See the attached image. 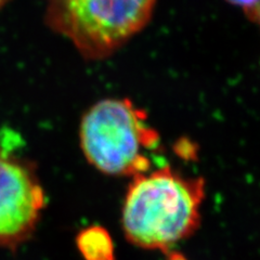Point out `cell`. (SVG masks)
<instances>
[{
	"label": "cell",
	"mask_w": 260,
	"mask_h": 260,
	"mask_svg": "<svg viewBox=\"0 0 260 260\" xmlns=\"http://www.w3.org/2000/svg\"><path fill=\"white\" fill-rule=\"evenodd\" d=\"M45 202L31 170L0 149V247L14 249L30 237Z\"/></svg>",
	"instance_id": "cell-4"
},
{
	"label": "cell",
	"mask_w": 260,
	"mask_h": 260,
	"mask_svg": "<svg viewBox=\"0 0 260 260\" xmlns=\"http://www.w3.org/2000/svg\"><path fill=\"white\" fill-rule=\"evenodd\" d=\"M78 249L86 260H115L113 241L102 226L93 225L77 235Z\"/></svg>",
	"instance_id": "cell-5"
},
{
	"label": "cell",
	"mask_w": 260,
	"mask_h": 260,
	"mask_svg": "<svg viewBox=\"0 0 260 260\" xmlns=\"http://www.w3.org/2000/svg\"><path fill=\"white\" fill-rule=\"evenodd\" d=\"M79 136L89 162L112 176L148 172L149 152L159 143L146 114L128 99H107L93 105L81 121Z\"/></svg>",
	"instance_id": "cell-2"
},
{
	"label": "cell",
	"mask_w": 260,
	"mask_h": 260,
	"mask_svg": "<svg viewBox=\"0 0 260 260\" xmlns=\"http://www.w3.org/2000/svg\"><path fill=\"white\" fill-rule=\"evenodd\" d=\"M253 19H254V20H257L258 23H259V25H260V4H259V6L257 7V9H256V11H255V13H254V15H253Z\"/></svg>",
	"instance_id": "cell-7"
},
{
	"label": "cell",
	"mask_w": 260,
	"mask_h": 260,
	"mask_svg": "<svg viewBox=\"0 0 260 260\" xmlns=\"http://www.w3.org/2000/svg\"><path fill=\"white\" fill-rule=\"evenodd\" d=\"M6 2H7V0H0V7H2Z\"/></svg>",
	"instance_id": "cell-8"
},
{
	"label": "cell",
	"mask_w": 260,
	"mask_h": 260,
	"mask_svg": "<svg viewBox=\"0 0 260 260\" xmlns=\"http://www.w3.org/2000/svg\"><path fill=\"white\" fill-rule=\"evenodd\" d=\"M204 181L165 166L134 176L121 211L129 242L148 249H167L189 237L200 223Z\"/></svg>",
	"instance_id": "cell-1"
},
{
	"label": "cell",
	"mask_w": 260,
	"mask_h": 260,
	"mask_svg": "<svg viewBox=\"0 0 260 260\" xmlns=\"http://www.w3.org/2000/svg\"><path fill=\"white\" fill-rule=\"evenodd\" d=\"M156 0H50L48 19L88 59H103L139 32Z\"/></svg>",
	"instance_id": "cell-3"
},
{
	"label": "cell",
	"mask_w": 260,
	"mask_h": 260,
	"mask_svg": "<svg viewBox=\"0 0 260 260\" xmlns=\"http://www.w3.org/2000/svg\"><path fill=\"white\" fill-rule=\"evenodd\" d=\"M234 5H237L245 10L249 16L253 18V15L260 4V0H228Z\"/></svg>",
	"instance_id": "cell-6"
}]
</instances>
